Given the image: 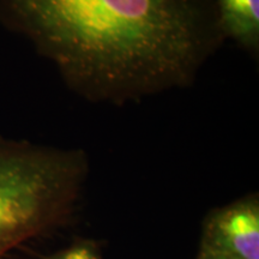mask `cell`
Returning a JSON list of instances; mask_svg holds the SVG:
<instances>
[{"instance_id": "1", "label": "cell", "mask_w": 259, "mask_h": 259, "mask_svg": "<svg viewBox=\"0 0 259 259\" xmlns=\"http://www.w3.org/2000/svg\"><path fill=\"white\" fill-rule=\"evenodd\" d=\"M0 17L94 102L185 88L222 41L210 0H0Z\"/></svg>"}, {"instance_id": "2", "label": "cell", "mask_w": 259, "mask_h": 259, "mask_svg": "<svg viewBox=\"0 0 259 259\" xmlns=\"http://www.w3.org/2000/svg\"><path fill=\"white\" fill-rule=\"evenodd\" d=\"M88 170V158L79 149L0 136V258L69 221Z\"/></svg>"}, {"instance_id": "3", "label": "cell", "mask_w": 259, "mask_h": 259, "mask_svg": "<svg viewBox=\"0 0 259 259\" xmlns=\"http://www.w3.org/2000/svg\"><path fill=\"white\" fill-rule=\"evenodd\" d=\"M200 250L239 259H259L257 197H245L210 212L204 222Z\"/></svg>"}, {"instance_id": "4", "label": "cell", "mask_w": 259, "mask_h": 259, "mask_svg": "<svg viewBox=\"0 0 259 259\" xmlns=\"http://www.w3.org/2000/svg\"><path fill=\"white\" fill-rule=\"evenodd\" d=\"M210 4L222 40L258 57L259 0H210Z\"/></svg>"}, {"instance_id": "5", "label": "cell", "mask_w": 259, "mask_h": 259, "mask_svg": "<svg viewBox=\"0 0 259 259\" xmlns=\"http://www.w3.org/2000/svg\"><path fill=\"white\" fill-rule=\"evenodd\" d=\"M44 259H102V255L94 242L78 241Z\"/></svg>"}, {"instance_id": "6", "label": "cell", "mask_w": 259, "mask_h": 259, "mask_svg": "<svg viewBox=\"0 0 259 259\" xmlns=\"http://www.w3.org/2000/svg\"><path fill=\"white\" fill-rule=\"evenodd\" d=\"M196 259H239V258H235L233 257V255H228V254L216 253V252L199 250L198 257Z\"/></svg>"}]
</instances>
